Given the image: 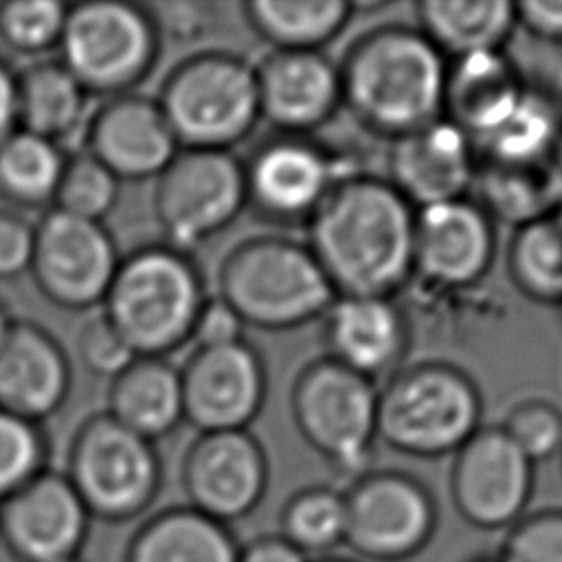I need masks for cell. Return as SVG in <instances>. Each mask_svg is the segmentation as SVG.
I'll list each match as a JSON object with an SVG mask.
<instances>
[{
    "instance_id": "bcb514c9",
    "label": "cell",
    "mask_w": 562,
    "mask_h": 562,
    "mask_svg": "<svg viewBox=\"0 0 562 562\" xmlns=\"http://www.w3.org/2000/svg\"><path fill=\"white\" fill-rule=\"evenodd\" d=\"M18 130V70L0 55V145Z\"/></svg>"
},
{
    "instance_id": "c3c4849f",
    "label": "cell",
    "mask_w": 562,
    "mask_h": 562,
    "mask_svg": "<svg viewBox=\"0 0 562 562\" xmlns=\"http://www.w3.org/2000/svg\"><path fill=\"white\" fill-rule=\"evenodd\" d=\"M553 176H555V198H558V209H562V147L553 160Z\"/></svg>"
},
{
    "instance_id": "b9f144b4",
    "label": "cell",
    "mask_w": 562,
    "mask_h": 562,
    "mask_svg": "<svg viewBox=\"0 0 562 562\" xmlns=\"http://www.w3.org/2000/svg\"><path fill=\"white\" fill-rule=\"evenodd\" d=\"M35 241V224L15 209L0 206V281L29 274Z\"/></svg>"
},
{
    "instance_id": "7dc6e473",
    "label": "cell",
    "mask_w": 562,
    "mask_h": 562,
    "mask_svg": "<svg viewBox=\"0 0 562 562\" xmlns=\"http://www.w3.org/2000/svg\"><path fill=\"white\" fill-rule=\"evenodd\" d=\"M13 323H15L13 312H11V310H9V305L0 299V347H2V345H4V340L9 338Z\"/></svg>"
},
{
    "instance_id": "7c38bea8",
    "label": "cell",
    "mask_w": 562,
    "mask_h": 562,
    "mask_svg": "<svg viewBox=\"0 0 562 562\" xmlns=\"http://www.w3.org/2000/svg\"><path fill=\"white\" fill-rule=\"evenodd\" d=\"M345 494V547L369 562H406L422 553L439 525L430 487L404 470H369Z\"/></svg>"
},
{
    "instance_id": "d6986e66",
    "label": "cell",
    "mask_w": 562,
    "mask_h": 562,
    "mask_svg": "<svg viewBox=\"0 0 562 562\" xmlns=\"http://www.w3.org/2000/svg\"><path fill=\"white\" fill-rule=\"evenodd\" d=\"M255 79L259 119L277 134L314 136L342 108L338 64L323 50H270Z\"/></svg>"
},
{
    "instance_id": "ffe728a7",
    "label": "cell",
    "mask_w": 562,
    "mask_h": 562,
    "mask_svg": "<svg viewBox=\"0 0 562 562\" xmlns=\"http://www.w3.org/2000/svg\"><path fill=\"white\" fill-rule=\"evenodd\" d=\"M476 165V143L446 116H439L391 140L384 178L419 211L470 198Z\"/></svg>"
},
{
    "instance_id": "5bb4252c",
    "label": "cell",
    "mask_w": 562,
    "mask_h": 562,
    "mask_svg": "<svg viewBox=\"0 0 562 562\" xmlns=\"http://www.w3.org/2000/svg\"><path fill=\"white\" fill-rule=\"evenodd\" d=\"M533 465L501 426H481L452 459L448 485L457 514L474 529L507 531L527 514Z\"/></svg>"
},
{
    "instance_id": "836d02e7",
    "label": "cell",
    "mask_w": 562,
    "mask_h": 562,
    "mask_svg": "<svg viewBox=\"0 0 562 562\" xmlns=\"http://www.w3.org/2000/svg\"><path fill=\"white\" fill-rule=\"evenodd\" d=\"M345 494L340 487L316 483L292 492L279 514V536L310 560L334 555L345 544Z\"/></svg>"
},
{
    "instance_id": "9c48e42d",
    "label": "cell",
    "mask_w": 562,
    "mask_h": 562,
    "mask_svg": "<svg viewBox=\"0 0 562 562\" xmlns=\"http://www.w3.org/2000/svg\"><path fill=\"white\" fill-rule=\"evenodd\" d=\"M61 472L90 518L112 525L143 516L162 487V459L156 443L105 411L88 415L77 426Z\"/></svg>"
},
{
    "instance_id": "6da1fadb",
    "label": "cell",
    "mask_w": 562,
    "mask_h": 562,
    "mask_svg": "<svg viewBox=\"0 0 562 562\" xmlns=\"http://www.w3.org/2000/svg\"><path fill=\"white\" fill-rule=\"evenodd\" d=\"M415 209L384 176L342 178L307 222L336 296H397L415 277Z\"/></svg>"
},
{
    "instance_id": "ba28073f",
    "label": "cell",
    "mask_w": 562,
    "mask_h": 562,
    "mask_svg": "<svg viewBox=\"0 0 562 562\" xmlns=\"http://www.w3.org/2000/svg\"><path fill=\"white\" fill-rule=\"evenodd\" d=\"M59 61L90 97L136 92L154 72L162 37L143 2L81 0L68 4Z\"/></svg>"
},
{
    "instance_id": "4fadbf2b",
    "label": "cell",
    "mask_w": 562,
    "mask_h": 562,
    "mask_svg": "<svg viewBox=\"0 0 562 562\" xmlns=\"http://www.w3.org/2000/svg\"><path fill=\"white\" fill-rule=\"evenodd\" d=\"M121 252L101 222H88L55 209L35 224L29 277L40 296L66 312L101 307Z\"/></svg>"
},
{
    "instance_id": "e0dca14e",
    "label": "cell",
    "mask_w": 562,
    "mask_h": 562,
    "mask_svg": "<svg viewBox=\"0 0 562 562\" xmlns=\"http://www.w3.org/2000/svg\"><path fill=\"white\" fill-rule=\"evenodd\" d=\"M90 520L66 474L48 468L0 503V542L15 562L75 558Z\"/></svg>"
},
{
    "instance_id": "ab89813d",
    "label": "cell",
    "mask_w": 562,
    "mask_h": 562,
    "mask_svg": "<svg viewBox=\"0 0 562 562\" xmlns=\"http://www.w3.org/2000/svg\"><path fill=\"white\" fill-rule=\"evenodd\" d=\"M75 351L90 375L105 380L116 378L134 358H138L101 312L81 323L75 336Z\"/></svg>"
},
{
    "instance_id": "484cf974",
    "label": "cell",
    "mask_w": 562,
    "mask_h": 562,
    "mask_svg": "<svg viewBox=\"0 0 562 562\" xmlns=\"http://www.w3.org/2000/svg\"><path fill=\"white\" fill-rule=\"evenodd\" d=\"M239 544L231 525L184 503L147 516L127 542L125 562H237Z\"/></svg>"
},
{
    "instance_id": "4dcf8cb0",
    "label": "cell",
    "mask_w": 562,
    "mask_h": 562,
    "mask_svg": "<svg viewBox=\"0 0 562 562\" xmlns=\"http://www.w3.org/2000/svg\"><path fill=\"white\" fill-rule=\"evenodd\" d=\"M476 147L479 156L501 162H553L562 147V94L529 81L509 119Z\"/></svg>"
},
{
    "instance_id": "8fae6325",
    "label": "cell",
    "mask_w": 562,
    "mask_h": 562,
    "mask_svg": "<svg viewBox=\"0 0 562 562\" xmlns=\"http://www.w3.org/2000/svg\"><path fill=\"white\" fill-rule=\"evenodd\" d=\"M241 162L246 211L279 228L307 226L331 189L360 171L314 136L277 132L261 138Z\"/></svg>"
},
{
    "instance_id": "1f68e13d",
    "label": "cell",
    "mask_w": 562,
    "mask_h": 562,
    "mask_svg": "<svg viewBox=\"0 0 562 562\" xmlns=\"http://www.w3.org/2000/svg\"><path fill=\"white\" fill-rule=\"evenodd\" d=\"M66 160L64 145L15 130L0 145V200L22 213L50 209Z\"/></svg>"
},
{
    "instance_id": "f1b7e54d",
    "label": "cell",
    "mask_w": 562,
    "mask_h": 562,
    "mask_svg": "<svg viewBox=\"0 0 562 562\" xmlns=\"http://www.w3.org/2000/svg\"><path fill=\"white\" fill-rule=\"evenodd\" d=\"M239 11L270 50H323L353 18L349 0H246Z\"/></svg>"
},
{
    "instance_id": "60d3db41",
    "label": "cell",
    "mask_w": 562,
    "mask_h": 562,
    "mask_svg": "<svg viewBox=\"0 0 562 562\" xmlns=\"http://www.w3.org/2000/svg\"><path fill=\"white\" fill-rule=\"evenodd\" d=\"M160 37H169L176 44L202 42L220 22L217 4L195 0H169L147 4Z\"/></svg>"
},
{
    "instance_id": "74e56055",
    "label": "cell",
    "mask_w": 562,
    "mask_h": 562,
    "mask_svg": "<svg viewBox=\"0 0 562 562\" xmlns=\"http://www.w3.org/2000/svg\"><path fill=\"white\" fill-rule=\"evenodd\" d=\"M498 426L533 463L549 461L562 452V408L551 400H520Z\"/></svg>"
},
{
    "instance_id": "d4e9b609",
    "label": "cell",
    "mask_w": 562,
    "mask_h": 562,
    "mask_svg": "<svg viewBox=\"0 0 562 562\" xmlns=\"http://www.w3.org/2000/svg\"><path fill=\"white\" fill-rule=\"evenodd\" d=\"M105 413L158 443L184 424L180 369L167 358H134L105 393Z\"/></svg>"
},
{
    "instance_id": "ee69618b",
    "label": "cell",
    "mask_w": 562,
    "mask_h": 562,
    "mask_svg": "<svg viewBox=\"0 0 562 562\" xmlns=\"http://www.w3.org/2000/svg\"><path fill=\"white\" fill-rule=\"evenodd\" d=\"M516 7V24L531 37L562 46V0H520Z\"/></svg>"
},
{
    "instance_id": "9a60e30c",
    "label": "cell",
    "mask_w": 562,
    "mask_h": 562,
    "mask_svg": "<svg viewBox=\"0 0 562 562\" xmlns=\"http://www.w3.org/2000/svg\"><path fill=\"white\" fill-rule=\"evenodd\" d=\"M180 483L189 507L231 525L266 498L270 459L250 430L198 432L184 448Z\"/></svg>"
},
{
    "instance_id": "603a6c76",
    "label": "cell",
    "mask_w": 562,
    "mask_h": 562,
    "mask_svg": "<svg viewBox=\"0 0 562 562\" xmlns=\"http://www.w3.org/2000/svg\"><path fill=\"white\" fill-rule=\"evenodd\" d=\"M72 389V362L44 325L15 318L0 347V408L44 424L57 415Z\"/></svg>"
},
{
    "instance_id": "30bf717a",
    "label": "cell",
    "mask_w": 562,
    "mask_h": 562,
    "mask_svg": "<svg viewBox=\"0 0 562 562\" xmlns=\"http://www.w3.org/2000/svg\"><path fill=\"white\" fill-rule=\"evenodd\" d=\"M246 211L244 162L233 151L178 149L154 180L151 213L165 244L193 255Z\"/></svg>"
},
{
    "instance_id": "f546056e",
    "label": "cell",
    "mask_w": 562,
    "mask_h": 562,
    "mask_svg": "<svg viewBox=\"0 0 562 562\" xmlns=\"http://www.w3.org/2000/svg\"><path fill=\"white\" fill-rule=\"evenodd\" d=\"M470 198L496 222L514 231L558 209L553 162L516 165L479 156Z\"/></svg>"
},
{
    "instance_id": "7402d4cb",
    "label": "cell",
    "mask_w": 562,
    "mask_h": 562,
    "mask_svg": "<svg viewBox=\"0 0 562 562\" xmlns=\"http://www.w3.org/2000/svg\"><path fill=\"white\" fill-rule=\"evenodd\" d=\"M325 356L369 378L395 373L411 349V318L395 296H336L321 318Z\"/></svg>"
},
{
    "instance_id": "cb8c5ba5",
    "label": "cell",
    "mask_w": 562,
    "mask_h": 562,
    "mask_svg": "<svg viewBox=\"0 0 562 562\" xmlns=\"http://www.w3.org/2000/svg\"><path fill=\"white\" fill-rule=\"evenodd\" d=\"M529 81L507 50L448 61L443 116L474 143L498 130L520 103Z\"/></svg>"
},
{
    "instance_id": "816d5d0a",
    "label": "cell",
    "mask_w": 562,
    "mask_h": 562,
    "mask_svg": "<svg viewBox=\"0 0 562 562\" xmlns=\"http://www.w3.org/2000/svg\"><path fill=\"white\" fill-rule=\"evenodd\" d=\"M55 562H83L79 555H75V558H64V560H55Z\"/></svg>"
},
{
    "instance_id": "ac0fdd59",
    "label": "cell",
    "mask_w": 562,
    "mask_h": 562,
    "mask_svg": "<svg viewBox=\"0 0 562 562\" xmlns=\"http://www.w3.org/2000/svg\"><path fill=\"white\" fill-rule=\"evenodd\" d=\"M81 136L83 151L121 182L156 180L180 149L156 97L143 92L103 99Z\"/></svg>"
},
{
    "instance_id": "e575fe53",
    "label": "cell",
    "mask_w": 562,
    "mask_h": 562,
    "mask_svg": "<svg viewBox=\"0 0 562 562\" xmlns=\"http://www.w3.org/2000/svg\"><path fill=\"white\" fill-rule=\"evenodd\" d=\"M119 198L121 180L81 149L68 154L50 209L103 224L105 217L116 209Z\"/></svg>"
},
{
    "instance_id": "7a4b0ae2",
    "label": "cell",
    "mask_w": 562,
    "mask_h": 562,
    "mask_svg": "<svg viewBox=\"0 0 562 562\" xmlns=\"http://www.w3.org/2000/svg\"><path fill=\"white\" fill-rule=\"evenodd\" d=\"M342 108L389 143L443 116L448 59L408 24H382L356 37L338 64Z\"/></svg>"
},
{
    "instance_id": "8992f818",
    "label": "cell",
    "mask_w": 562,
    "mask_h": 562,
    "mask_svg": "<svg viewBox=\"0 0 562 562\" xmlns=\"http://www.w3.org/2000/svg\"><path fill=\"white\" fill-rule=\"evenodd\" d=\"M156 101L180 149L233 151L261 123L255 64L224 48L176 61Z\"/></svg>"
},
{
    "instance_id": "d590c367",
    "label": "cell",
    "mask_w": 562,
    "mask_h": 562,
    "mask_svg": "<svg viewBox=\"0 0 562 562\" xmlns=\"http://www.w3.org/2000/svg\"><path fill=\"white\" fill-rule=\"evenodd\" d=\"M68 2L59 0H0V44L20 57L44 59L57 50Z\"/></svg>"
},
{
    "instance_id": "4316f807",
    "label": "cell",
    "mask_w": 562,
    "mask_h": 562,
    "mask_svg": "<svg viewBox=\"0 0 562 562\" xmlns=\"http://www.w3.org/2000/svg\"><path fill=\"white\" fill-rule=\"evenodd\" d=\"M415 13L417 29L448 61L505 50L518 26L512 0H422Z\"/></svg>"
},
{
    "instance_id": "f6af8a7d",
    "label": "cell",
    "mask_w": 562,
    "mask_h": 562,
    "mask_svg": "<svg viewBox=\"0 0 562 562\" xmlns=\"http://www.w3.org/2000/svg\"><path fill=\"white\" fill-rule=\"evenodd\" d=\"M237 562H312L279 533H261L239 544Z\"/></svg>"
},
{
    "instance_id": "277c9868",
    "label": "cell",
    "mask_w": 562,
    "mask_h": 562,
    "mask_svg": "<svg viewBox=\"0 0 562 562\" xmlns=\"http://www.w3.org/2000/svg\"><path fill=\"white\" fill-rule=\"evenodd\" d=\"M217 296L246 327L281 334L321 321L336 292L305 241L261 233L233 244L217 263Z\"/></svg>"
},
{
    "instance_id": "681fc988",
    "label": "cell",
    "mask_w": 562,
    "mask_h": 562,
    "mask_svg": "<svg viewBox=\"0 0 562 562\" xmlns=\"http://www.w3.org/2000/svg\"><path fill=\"white\" fill-rule=\"evenodd\" d=\"M465 562H503V560H501L498 553H481V555H472Z\"/></svg>"
},
{
    "instance_id": "2e32d148",
    "label": "cell",
    "mask_w": 562,
    "mask_h": 562,
    "mask_svg": "<svg viewBox=\"0 0 562 562\" xmlns=\"http://www.w3.org/2000/svg\"><path fill=\"white\" fill-rule=\"evenodd\" d=\"M184 424L198 432L250 430L268 397V367L248 342L198 349L180 367Z\"/></svg>"
},
{
    "instance_id": "f35d334b",
    "label": "cell",
    "mask_w": 562,
    "mask_h": 562,
    "mask_svg": "<svg viewBox=\"0 0 562 562\" xmlns=\"http://www.w3.org/2000/svg\"><path fill=\"white\" fill-rule=\"evenodd\" d=\"M503 562H562V507L527 512L496 551Z\"/></svg>"
},
{
    "instance_id": "f5cc1de1",
    "label": "cell",
    "mask_w": 562,
    "mask_h": 562,
    "mask_svg": "<svg viewBox=\"0 0 562 562\" xmlns=\"http://www.w3.org/2000/svg\"><path fill=\"white\" fill-rule=\"evenodd\" d=\"M560 461H562V452H560Z\"/></svg>"
},
{
    "instance_id": "5b68a950",
    "label": "cell",
    "mask_w": 562,
    "mask_h": 562,
    "mask_svg": "<svg viewBox=\"0 0 562 562\" xmlns=\"http://www.w3.org/2000/svg\"><path fill=\"white\" fill-rule=\"evenodd\" d=\"M481 419L479 384L446 360L402 364L378 386V439L406 457L454 454L481 428Z\"/></svg>"
},
{
    "instance_id": "7bdbcfd3",
    "label": "cell",
    "mask_w": 562,
    "mask_h": 562,
    "mask_svg": "<svg viewBox=\"0 0 562 562\" xmlns=\"http://www.w3.org/2000/svg\"><path fill=\"white\" fill-rule=\"evenodd\" d=\"M244 331H246V325L237 316V312L217 294H209L195 316L191 342L198 349L228 347L246 340Z\"/></svg>"
},
{
    "instance_id": "d6a6232c",
    "label": "cell",
    "mask_w": 562,
    "mask_h": 562,
    "mask_svg": "<svg viewBox=\"0 0 562 562\" xmlns=\"http://www.w3.org/2000/svg\"><path fill=\"white\" fill-rule=\"evenodd\" d=\"M507 272L529 301L562 305V209L514 231Z\"/></svg>"
},
{
    "instance_id": "83f0119b",
    "label": "cell",
    "mask_w": 562,
    "mask_h": 562,
    "mask_svg": "<svg viewBox=\"0 0 562 562\" xmlns=\"http://www.w3.org/2000/svg\"><path fill=\"white\" fill-rule=\"evenodd\" d=\"M90 94L59 59L18 70V130L64 145L83 132Z\"/></svg>"
},
{
    "instance_id": "3957f363",
    "label": "cell",
    "mask_w": 562,
    "mask_h": 562,
    "mask_svg": "<svg viewBox=\"0 0 562 562\" xmlns=\"http://www.w3.org/2000/svg\"><path fill=\"white\" fill-rule=\"evenodd\" d=\"M206 296L193 255L154 241L121 255L99 312L138 358H167L191 340Z\"/></svg>"
},
{
    "instance_id": "52a82bcc",
    "label": "cell",
    "mask_w": 562,
    "mask_h": 562,
    "mask_svg": "<svg viewBox=\"0 0 562 562\" xmlns=\"http://www.w3.org/2000/svg\"><path fill=\"white\" fill-rule=\"evenodd\" d=\"M290 415L299 437L345 481V487L373 470L378 441L373 380L318 356L292 380Z\"/></svg>"
},
{
    "instance_id": "44dd1931",
    "label": "cell",
    "mask_w": 562,
    "mask_h": 562,
    "mask_svg": "<svg viewBox=\"0 0 562 562\" xmlns=\"http://www.w3.org/2000/svg\"><path fill=\"white\" fill-rule=\"evenodd\" d=\"M496 224L472 200L415 213V277L439 290H468L492 270Z\"/></svg>"
},
{
    "instance_id": "8d00e7d4",
    "label": "cell",
    "mask_w": 562,
    "mask_h": 562,
    "mask_svg": "<svg viewBox=\"0 0 562 562\" xmlns=\"http://www.w3.org/2000/svg\"><path fill=\"white\" fill-rule=\"evenodd\" d=\"M48 457L44 424L0 408V503L48 470Z\"/></svg>"
},
{
    "instance_id": "f907efd6",
    "label": "cell",
    "mask_w": 562,
    "mask_h": 562,
    "mask_svg": "<svg viewBox=\"0 0 562 562\" xmlns=\"http://www.w3.org/2000/svg\"><path fill=\"white\" fill-rule=\"evenodd\" d=\"M312 562H356L351 558H342V555H325V558H318V560H312Z\"/></svg>"
}]
</instances>
